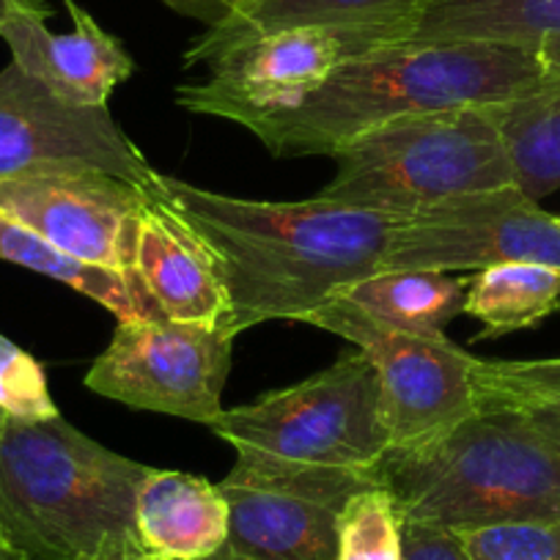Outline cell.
<instances>
[{
    "mask_svg": "<svg viewBox=\"0 0 560 560\" xmlns=\"http://www.w3.org/2000/svg\"><path fill=\"white\" fill-rule=\"evenodd\" d=\"M152 192L102 171L0 179V212L80 261L135 278L138 220Z\"/></svg>",
    "mask_w": 560,
    "mask_h": 560,
    "instance_id": "13",
    "label": "cell"
},
{
    "mask_svg": "<svg viewBox=\"0 0 560 560\" xmlns=\"http://www.w3.org/2000/svg\"><path fill=\"white\" fill-rule=\"evenodd\" d=\"M138 533L163 560H212L229 541V500L218 483L152 467L138 489Z\"/></svg>",
    "mask_w": 560,
    "mask_h": 560,
    "instance_id": "16",
    "label": "cell"
},
{
    "mask_svg": "<svg viewBox=\"0 0 560 560\" xmlns=\"http://www.w3.org/2000/svg\"><path fill=\"white\" fill-rule=\"evenodd\" d=\"M456 536L472 560H560V520L500 522Z\"/></svg>",
    "mask_w": 560,
    "mask_h": 560,
    "instance_id": "25",
    "label": "cell"
},
{
    "mask_svg": "<svg viewBox=\"0 0 560 560\" xmlns=\"http://www.w3.org/2000/svg\"><path fill=\"white\" fill-rule=\"evenodd\" d=\"M149 465L105 448L61 415L0 432V536L31 560H140L138 489Z\"/></svg>",
    "mask_w": 560,
    "mask_h": 560,
    "instance_id": "3",
    "label": "cell"
},
{
    "mask_svg": "<svg viewBox=\"0 0 560 560\" xmlns=\"http://www.w3.org/2000/svg\"><path fill=\"white\" fill-rule=\"evenodd\" d=\"M163 198L207 245L229 294L220 330L236 338L272 319L303 322L341 289L382 272L401 218L311 201H250L160 174Z\"/></svg>",
    "mask_w": 560,
    "mask_h": 560,
    "instance_id": "1",
    "label": "cell"
},
{
    "mask_svg": "<svg viewBox=\"0 0 560 560\" xmlns=\"http://www.w3.org/2000/svg\"><path fill=\"white\" fill-rule=\"evenodd\" d=\"M382 472L267 470L236 462L218 483L229 500L225 552L245 560H338V522L349 500Z\"/></svg>",
    "mask_w": 560,
    "mask_h": 560,
    "instance_id": "12",
    "label": "cell"
},
{
    "mask_svg": "<svg viewBox=\"0 0 560 560\" xmlns=\"http://www.w3.org/2000/svg\"><path fill=\"white\" fill-rule=\"evenodd\" d=\"M423 0H250L236 18L207 28L185 52L187 67H209L225 52L250 45L258 36L303 25H376L393 28L401 42L404 28ZM396 42V45H398Z\"/></svg>",
    "mask_w": 560,
    "mask_h": 560,
    "instance_id": "17",
    "label": "cell"
},
{
    "mask_svg": "<svg viewBox=\"0 0 560 560\" xmlns=\"http://www.w3.org/2000/svg\"><path fill=\"white\" fill-rule=\"evenodd\" d=\"M140 560H163V558H160V555H152V552H149V555H143V558H140Z\"/></svg>",
    "mask_w": 560,
    "mask_h": 560,
    "instance_id": "34",
    "label": "cell"
},
{
    "mask_svg": "<svg viewBox=\"0 0 560 560\" xmlns=\"http://www.w3.org/2000/svg\"><path fill=\"white\" fill-rule=\"evenodd\" d=\"M319 196L390 218H412L467 192L516 187L492 110L445 107L363 132L332 154Z\"/></svg>",
    "mask_w": 560,
    "mask_h": 560,
    "instance_id": "5",
    "label": "cell"
},
{
    "mask_svg": "<svg viewBox=\"0 0 560 560\" xmlns=\"http://www.w3.org/2000/svg\"><path fill=\"white\" fill-rule=\"evenodd\" d=\"M212 560H245V558H236V555H231V552H225V549H220V552L214 555Z\"/></svg>",
    "mask_w": 560,
    "mask_h": 560,
    "instance_id": "33",
    "label": "cell"
},
{
    "mask_svg": "<svg viewBox=\"0 0 560 560\" xmlns=\"http://www.w3.org/2000/svg\"><path fill=\"white\" fill-rule=\"evenodd\" d=\"M163 3L185 18L201 20L207 28H214V25L236 18L250 0H163Z\"/></svg>",
    "mask_w": 560,
    "mask_h": 560,
    "instance_id": "28",
    "label": "cell"
},
{
    "mask_svg": "<svg viewBox=\"0 0 560 560\" xmlns=\"http://www.w3.org/2000/svg\"><path fill=\"white\" fill-rule=\"evenodd\" d=\"M338 560H401V516L385 483L358 492L341 511Z\"/></svg>",
    "mask_w": 560,
    "mask_h": 560,
    "instance_id": "24",
    "label": "cell"
},
{
    "mask_svg": "<svg viewBox=\"0 0 560 560\" xmlns=\"http://www.w3.org/2000/svg\"><path fill=\"white\" fill-rule=\"evenodd\" d=\"M102 171L152 190V168L107 107H80L9 63L0 69V179Z\"/></svg>",
    "mask_w": 560,
    "mask_h": 560,
    "instance_id": "9",
    "label": "cell"
},
{
    "mask_svg": "<svg viewBox=\"0 0 560 560\" xmlns=\"http://www.w3.org/2000/svg\"><path fill=\"white\" fill-rule=\"evenodd\" d=\"M0 412L12 420H50L58 407L45 369L7 336H0Z\"/></svg>",
    "mask_w": 560,
    "mask_h": 560,
    "instance_id": "26",
    "label": "cell"
},
{
    "mask_svg": "<svg viewBox=\"0 0 560 560\" xmlns=\"http://www.w3.org/2000/svg\"><path fill=\"white\" fill-rule=\"evenodd\" d=\"M50 9L45 0H0V28L7 23H12L14 18L28 12H45Z\"/></svg>",
    "mask_w": 560,
    "mask_h": 560,
    "instance_id": "30",
    "label": "cell"
},
{
    "mask_svg": "<svg viewBox=\"0 0 560 560\" xmlns=\"http://www.w3.org/2000/svg\"><path fill=\"white\" fill-rule=\"evenodd\" d=\"M63 3L74 23L69 34L47 28L52 9H45L14 18L0 28V39L12 50V61L52 94L80 107H107L116 85L132 78V56L80 3Z\"/></svg>",
    "mask_w": 560,
    "mask_h": 560,
    "instance_id": "14",
    "label": "cell"
},
{
    "mask_svg": "<svg viewBox=\"0 0 560 560\" xmlns=\"http://www.w3.org/2000/svg\"><path fill=\"white\" fill-rule=\"evenodd\" d=\"M231 343L220 327L187 322H118L85 387L135 409L212 427L223 412Z\"/></svg>",
    "mask_w": 560,
    "mask_h": 560,
    "instance_id": "8",
    "label": "cell"
},
{
    "mask_svg": "<svg viewBox=\"0 0 560 560\" xmlns=\"http://www.w3.org/2000/svg\"><path fill=\"white\" fill-rule=\"evenodd\" d=\"M303 325L347 338L374 363L390 454L427 448L478 412L472 385L478 358L451 338L380 325L341 298L311 311Z\"/></svg>",
    "mask_w": 560,
    "mask_h": 560,
    "instance_id": "7",
    "label": "cell"
},
{
    "mask_svg": "<svg viewBox=\"0 0 560 560\" xmlns=\"http://www.w3.org/2000/svg\"><path fill=\"white\" fill-rule=\"evenodd\" d=\"M380 470L401 522L459 533L560 520V448L527 409H478L427 448L387 454Z\"/></svg>",
    "mask_w": 560,
    "mask_h": 560,
    "instance_id": "4",
    "label": "cell"
},
{
    "mask_svg": "<svg viewBox=\"0 0 560 560\" xmlns=\"http://www.w3.org/2000/svg\"><path fill=\"white\" fill-rule=\"evenodd\" d=\"M509 149L514 179L525 196L560 190V74L520 100L489 105Z\"/></svg>",
    "mask_w": 560,
    "mask_h": 560,
    "instance_id": "21",
    "label": "cell"
},
{
    "mask_svg": "<svg viewBox=\"0 0 560 560\" xmlns=\"http://www.w3.org/2000/svg\"><path fill=\"white\" fill-rule=\"evenodd\" d=\"M135 278L165 319L212 327L225 322L229 294L212 253L154 192L138 220Z\"/></svg>",
    "mask_w": 560,
    "mask_h": 560,
    "instance_id": "15",
    "label": "cell"
},
{
    "mask_svg": "<svg viewBox=\"0 0 560 560\" xmlns=\"http://www.w3.org/2000/svg\"><path fill=\"white\" fill-rule=\"evenodd\" d=\"M470 278L434 269H382L332 298L363 311L369 319L415 336H445V325L465 311Z\"/></svg>",
    "mask_w": 560,
    "mask_h": 560,
    "instance_id": "19",
    "label": "cell"
},
{
    "mask_svg": "<svg viewBox=\"0 0 560 560\" xmlns=\"http://www.w3.org/2000/svg\"><path fill=\"white\" fill-rule=\"evenodd\" d=\"M560 34V0H423L398 45L505 42L538 47Z\"/></svg>",
    "mask_w": 560,
    "mask_h": 560,
    "instance_id": "18",
    "label": "cell"
},
{
    "mask_svg": "<svg viewBox=\"0 0 560 560\" xmlns=\"http://www.w3.org/2000/svg\"><path fill=\"white\" fill-rule=\"evenodd\" d=\"M560 308V269L533 261H505L470 278L465 314L483 322L481 338L527 330Z\"/></svg>",
    "mask_w": 560,
    "mask_h": 560,
    "instance_id": "22",
    "label": "cell"
},
{
    "mask_svg": "<svg viewBox=\"0 0 560 560\" xmlns=\"http://www.w3.org/2000/svg\"><path fill=\"white\" fill-rule=\"evenodd\" d=\"M401 560H472L448 527L401 522Z\"/></svg>",
    "mask_w": 560,
    "mask_h": 560,
    "instance_id": "27",
    "label": "cell"
},
{
    "mask_svg": "<svg viewBox=\"0 0 560 560\" xmlns=\"http://www.w3.org/2000/svg\"><path fill=\"white\" fill-rule=\"evenodd\" d=\"M527 412L533 415L538 429L560 448V404H552V407H533Z\"/></svg>",
    "mask_w": 560,
    "mask_h": 560,
    "instance_id": "29",
    "label": "cell"
},
{
    "mask_svg": "<svg viewBox=\"0 0 560 560\" xmlns=\"http://www.w3.org/2000/svg\"><path fill=\"white\" fill-rule=\"evenodd\" d=\"M547 78L541 52L533 45H390L347 61L303 100L242 127L272 158H332L363 132L396 118L445 107L503 105L538 91Z\"/></svg>",
    "mask_w": 560,
    "mask_h": 560,
    "instance_id": "2",
    "label": "cell"
},
{
    "mask_svg": "<svg viewBox=\"0 0 560 560\" xmlns=\"http://www.w3.org/2000/svg\"><path fill=\"white\" fill-rule=\"evenodd\" d=\"M538 52H541V61L547 67L549 74H560V34L549 36L538 45Z\"/></svg>",
    "mask_w": 560,
    "mask_h": 560,
    "instance_id": "31",
    "label": "cell"
},
{
    "mask_svg": "<svg viewBox=\"0 0 560 560\" xmlns=\"http://www.w3.org/2000/svg\"><path fill=\"white\" fill-rule=\"evenodd\" d=\"M0 560H31V558H28V555L20 552L18 547H12L7 538L0 536Z\"/></svg>",
    "mask_w": 560,
    "mask_h": 560,
    "instance_id": "32",
    "label": "cell"
},
{
    "mask_svg": "<svg viewBox=\"0 0 560 560\" xmlns=\"http://www.w3.org/2000/svg\"><path fill=\"white\" fill-rule=\"evenodd\" d=\"M505 261L560 269V220L520 187L467 192L401 218L382 269L481 272Z\"/></svg>",
    "mask_w": 560,
    "mask_h": 560,
    "instance_id": "11",
    "label": "cell"
},
{
    "mask_svg": "<svg viewBox=\"0 0 560 560\" xmlns=\"http://www.w3.org/2000/svg\"><path fill=\"white\" fill-rule=\"evenodd\" d=\"M3 427H7V415L0 412V432H3Z\"/></svg>",
    "mask_w": 560,
    "mask_h": 560,
    "instance_id": "35",
    "label": "cell"
},
{
    "mask_svg": "<svg viewBox=\"0 0 560 560\" xmlns=\"http://www.w3.org/2000/svg\"><path fill=\"white\" fill-rule=\"evenodd\" d=\"M560 311V308H558ZM478 409H533L560 404V358L476 360Z\"/></svg>",
    "mask_w": 560,
    "mask_h": 560,
    "instance_id": "23",
    "label": "cell"
},
{
    "mask_svg": "<svg viewBox=\"0 0 560 560\" xmlns=\"http://www.w3.org/2000/svg\"><path fill=\"white\" fill-rule=\"evenodd\" d=\"M558 220H560V218H558Z\"/></svg>",
    "mask_w": 560,
    "mask_h": 560,
    "instance_id": "36",
    "label": "cell"
},
{
    "mask_svg": "<svg viewBox=\"0 0 560 560\" xmlns=\"http://www.w3.org/2000/svg\"><path fill=\"white\" fill-rule=\"evenodd\" d=\"M209 429L240 465L267 470L382 472L390 454L380 376L360 349L298 385L223 409Z\"/></svg>",
    "mask_w": 560,
    "mask_h": 560,
    "instance_id": "6",
    "label": "cell"
},
{
    "mask_svg": "<svg viewBox=\"0 0 560 560\" xmlns=\"http://www.w3.org/2000/svg\"><path fill=\"white\" fill-rule=\"evenodd\" d=\"M396 42V31L376 25L275 31L209 63L207 80L179 85L176 102L190 113L229 118L242 127L250 118L303 100L347 61Z\"/></svg>",
    "mask_w": 560,
    "mask_h": 560,
    "instance_id": "10",
    "label": "cell"
},
{
    "mask_svg": "<svg viewBox=\"0 0 560 560\" xmlns=\"http://www.w3.org/2000/svg\"><path fill=\"white\" fill-rule=\"evenodd\" d=\"M0 261L18 264L31 272L47 275L63 287L85 294L96 305L110 311L118 322H165L163 311L152 303L143 287L127 275L96 264L80 261L61 247L47 242L36 231L0 212Z\"/></svg>",
    "mask_w": 560,
    "mask_h": 560,
    "instance_id": "20",
    "label": "cell"
}]
</instances>
